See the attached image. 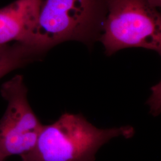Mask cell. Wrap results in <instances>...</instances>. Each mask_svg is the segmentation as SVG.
<instances>
[{"label": "cell", "mask_w": 161, "mask_h": 161, "mask_svg": "<svg viewBox=\"0 0 161 161\" xmlns=\"http://www.w3.org/2000/svg\"><path fill=\"white\" fill-rule=\"evenodd\" d=\"M130 125L108 128L94 126L81 114L64 113L43 125L32 149L22 161H95L99 149L113 138H131Z\"/></svg>", "instance_id": "obj_1"}, {"label": "cell", "mask_w": 161, "mask_h": 161, "mask_svg": "<svg viewBox=\"0 0 161 161\" xmlns=\"http://www.w3.org/2000/svg\"><path fill=\"white\" fill-rule=\"evenodd\" d=\"M106 14L105 0H43L35 41L47 51L66 41L89 42L101 32Z\"/></svg>", "instance_id": "obj_2"}, {"label": "cell", "mask_w": 161, "mask_h": 161, "mask_svg": "<svg viewBox=\"0 0 161 161\" xmlns=\"http://www.w3.org/2000/svg\"><path fill=\"white\" fill-rule=\"evenodd\" d=\"M106 14L100 40L107 55L129 47L161 54V17L146 0H105Z\"/></svg>", "instance_id": "obj_3"}, {"label": "cell", "mask_w": 161, "mask_h": 161, "mask_svg": "<svg viewBox=\"0 0 161 161\" xmlns=\"http://www.w3.org/2000/svg\"><path fill=\"white\" fill-rule=\"evenodd\" d=\"M0 92L7 102L0 119V161H4L32 149L43 124L30 106L22 76L16 75L4 83Z\"/></svg>", "instance_id": "obj_4"}, {"label": "cell", "mask_w": 161, "mask_h": 161, "mask_svg": "<svg viewBox=\"0 0 161 161\" xmlns=\"http://www.w3.org/2000/svg\"><path fill=\"white\" fill-rule=\"evenodd\" d=\"M43 0H16L0 8V47L9 42H35Z\"/></svg>", "instance_id": "obj_5"}, {"label": "cell", "mask_w": 161, "mask_h": 161, "mask_svg": "<svg viewBox=\"0 0 161 161\" xmlns=\"http://www.w3.org/2000/svg\"><path fill=\"white\" fill-rule=\"evenodd\" d=\"M46 53L31 42H16L0 47V79L8 73L39 59Z\"/></svg>", "instance_id": "obj_6"}, {"label": "cell", "mask_w": 161, "mask_h": 161, "mask_svg": "<svg viewBox=\"0 0 161 161\" xmlns=\"http://www.w3.org/2000/svg\"><path fill=\"white\" fill-rule=\"evenodd\" d=\"M147 3L153 8H157L161 6V0H146Z\"/></svg>", "instance_id": "obj_7"}]
</instances>
